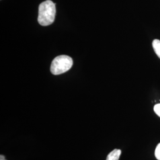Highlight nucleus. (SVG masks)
<instances>
[{
	"label": "nucleus",
	"mask_w": 160,
	"mask_h": 160,
	"mask_svg": "<svg viewBox=\"0 0 160 160\" xmlns=\"http://www.w3.org/2000/svg\"><path fill=\"white\" fill-rule=\"evenodd\" d=\"M55 14V4L52 1L47 0L42 2L39 6L38 21L41 26H49L54 22Z\"/></svg>",
	"instance_id": "1"
},
{
	"label": "nucleus",
	"mask_w": 160,
	"mask_h": 160,
	"mask_svg": "<svg viewBox=\"0 0 160 160\" xmlns=\"http://www.w3.org/2000/svg\"><path fill=\"white\" fill-rule=\"evenodd\" d=\"M73 65L72 58L67 55H61L55 58L51 67V71L53 75L62 74L69 71Z\"/></svg>",
	"instance_id": "2"
},
{
	"label": "nucleus",
	"mask_w": 160,
	"mask_h": 160,
	"mask_svg": "<svg viewBox=\"0 0 160 160\" xmlns=\"http://www.w3.org/2000/svg\"><path fill=\"white\" fill-rule=\"evenodd\" d=\"M122 151L120 149H115L109 153L106 160H119Z\"/></svg>",
	"instance_id": "3"
},
{
	"label": "nucleus",
	"mask_w": 160,
	"mask_h": 160,
	"mask_svg": "<svg viewBox=\"0 0 160 160\" xmlns=\"http://www.w3.org/2000/svg\"><path fill=\"white\" fill-rule=\"evenodd\" d=\"M152 47L157 56L160 58V40L155 39L152 42Z\"/></svg>",
	"instance_id": "4"
},
{
	"label": "nucleus",
	"mask_w": 160,
	"mask_h": 160,
	"mask_svg": "<svg viewBox=\"0 0 160 160\" xmlns=\"http://www.w3.org/2000/svg\"><path fill=\"white\" fill-rule=\"evenodd\" d=\"M155 156L158 160H160V143L157 146L155 151Z\"/></svg>",
	"instance_id": "5"
},
{
	"label": "nucleus",
	"mask_w": 160,
	"mask_h": 160,
	"mask_svg": "<svg viewBox=\"0 0 160 160\" xmlns=\"http://www.w3.org/2000/svg\"><path fill=\"white\" fill-rule=\"evenodd\" d=\"M154 110L155 113L160 117V103L155 105Z\"/></svg>",
	"instance_id": "6"
},
{
	"label": "nucleus",
	"mask_w": 160,
	"mask_h": 160,
	"mask_svg": "<svg viewBox=\"0 0 160 160\" xmlns=\"http://www.w3.org/2000/svg\"><path fill=\"white\" fill-rule=\"evenodd\" d=\"M0 160H6V158H5V157L4 155H0Z\"/></svg>",
	"instance_id": "7"
}]
</instances>
